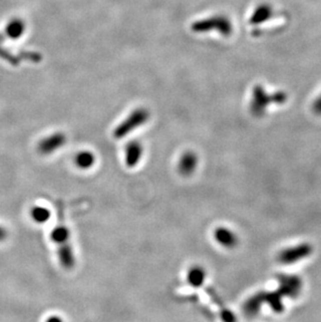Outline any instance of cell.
Returning <instances> with one entry per match:
<instances>
[{"label":"cell","instance_id":"9a60e30c","mask_svg":"<svg viewBox=\"0 0 321 322\" xmlns=\"http://www.w3.org/2000/svg\"><path fill=\"white\" fill-rule=\"evenodd\" d=\"M70 236H71V234H70L69 229L63 223H61V224L59 223L55 227V229L51 231V234H50V238L52 240V242L56 243L57 246L70 242Z\"/></svg>","mask_w":321,"mask_h":322},{"label":"cell","instance_id":"6da1fadb","mask_svg":"<svg viewBox=\"0 0 321 322\" xmlns=\"http://www.w3.org/2000/svg\"><path fill=\"white\" fill-rule=\"evenodd\" d=\"M287 99L288 95L286 92L278 91L275 93H268L263 86L258 85L252 90L249 104L250 113L252 116L261 118L266 114L267 109L271 104H283L287 101Z\"/></svg>","mask_w":321,"mask_h":322},{"label":"cell","instance_id":"277c9868","mask_svg":"<svg viewBox=\"0 0 321 322\" xmlns=\"http://www.w3.org/2000/svg\"><path fill=\"white\" fill-rule=\"evenodd\" d=\"M313 252V247L309 243H301L295 246L283 249L278 253L277 261L284 265L297 263L306 259Z\"/></svg>","mask_w":321,"mask_h":322},{"label":"cell","instance_id":"5b68a950","mask_svg":"<svg viewBox=\"0 0 321 322\" xmlns=\"http://www.w3.org/2000/svg\"><path fill=\"white\" fill-rule=\"evenodd\" d=\"M302 290V280L296 275H280L278 276L277 292L282 296L296 298Z\"/></svg>","mask_w":321,"mask_h":322},{"label":"cell","instance_id":"7402d4cb","mask_svg":"<svg viewBox=\"0 0 321 322\" xmlns=\"http://www.w3.org/2000/svg\"><path fill=\"white\" fill-rule=\"evenodd\" d=\"M8 238V231L3 225H0V242H3Z\"/></svg>","mask_w":321,"mask_h":322},{"label":"cell","instance_id":"44dd1931","mask_svg":"<svg viewBox=\"0 0 321 322\" xmlns=\"http://www.w3.org/2000/svg\"><path fill=\"white\" fill-rule=\"evenodd\" d=\"M45 322H64L63 318L61 316H58V315H52V316H49Z\"/></svg>","mask_w":321,"mask_h":322},{"label":"cell","instance_id":"ba28073f","mask_svg":"<svg viewBox=\"0 0 321 322\" xmlns=\"http://www.w3.org/2000/svg\"><path fill=\"white\" fill-rule=\"evenodd\" d=\"M214 239L224 248H235L239 243V238L235 232L226 226H218L214 231Z\"/></svg>","mask_w":321,"mask_h":322},{"label":"cell","instance_id":"7a4b0ae2","mask_svg":"<svg viewBox=\"0 0 321 322\" xmlns=\"http://www.w3.org/2000/svg\"><path fill=\"white\" fill-rule=\"evenodd\" d=\"M191 30L196 34H205L216 31L223 37H229L233 33V25L231 20L227 17L223 15H216L195 21L191 25Z\"/></svg>","mask_w":321,"mask_h":322},{"label":"cell","instance_id":"7c38bea8","mask_svg":"<svg viewBox=\"0 0 321 322\" xmlns=\"http://www.w3.org/2000/svg\"><path fill=\"white\" fill-rule=\"evenodd\" d=\"M207 271L203 266L193 265L187 272V281L193 288H200L206 281Z\"/></svg>","mask_w":321,"mask_h":322},{"label":"cell","instance_id":"8992f818","mask_svg":"<svg viewBox=\"0 0 321 322\" xmlns=\"http://www.w3.org/2000/svg\"><path fill=\"white\" fill-rule=\"evenodd\" d=\"M66 142L67 137L64 132H55L39 142L38 150L41 154L48 155L61 149Z\"/></svg>","mask_w":321,"mask_h":322},{"label":"cell","instance_id":"8fae6325","mask_svg":"<svg viewBox=\"0 0 321 322\" xmlns=\"http://www.w3.org/2000/svg\"><path fill=\"white\" fill-rule=\"evenodd\" d=\"M265 303V292H259L249 297L243 304V312L247 317H255Z\"/></svg>","mask_w":321,"mask_h":322},{"label":"cell","instance_id":"ac0fdd59","mask_svg":"<svg viewBox=\"0 0 321 322\" xmlns=\"http://www.w3.org/2000/svg\"><path fill=\"white\" fill-rule=\"evenodd\" d=\"M24 32V23L19 20H13L7 28V33L9 35V37L13 38V39H17L19 38Z\"/></svg>","mask_w":321,"mask_h":322},{"label":"cell","instance_id":"52a82bcc","mask_svg":"<svg viewBox=\"0 0 321 322\" xmlns=\"http://www.w3.org/2000/svg\"><path fill=\"white\" fill-rule=\"evenodd\" d=\"M198 155L194 151H185L179 159V173L184 178L192 177L198 167Z\"/></svg>","mask_w":321,"mask_h":322},{"label":"cell","instance_id":"4fadbf2b","mask_svg":"<svg viewBox=\"0 0 321 322\" xmlns=\"http://www.w3.org/2000/svg\"><path fill=\"white\" fill-rule=\"evenodd\" d=\"M273 15V9L269 4H261L253 11L249 19V23L252 25H259L271 19Z\"/></svg>","mask_w":321,"mask_h":322},{"label":"cell","instance_id":"d6986e66","mask_svg":"<svg viewBox=\"0 0 321 322\" xmlns=\"http://www.w3.org/2000/svg\"><path fill=\"white\" fill-rule=\"evenodd\" d=\"M220 315L223 322H237L236 316L229 310V308H223Z\"/></svg>","mask_w":321,"mask_h":322},{"label":"cell","instance_id":"30bf717a","mask_svg":"<svg viewBox=\"0 0 321 322\" xmlns=\"http://www.w3.org/2000/svg\"><path fill=\"white\" fill-rule=\"evenodd\" d=\"M58 259L61 266L67 270H70L75 266V256L70 242L58 245Z\"/></svg>","mask_w":321,"mask_h":322},{"label":"cell","instance_id":"2e32d148","mask_svg":"<svg viewBox=\"0 0 321 322\" xmlns=\"http://www.w3.org/2000/svg\"><path fill=\"white\" fill-rule=\"evenodd\" d=\"M265 303H268V305L276 313H280L284 311V303H283V296L277 291L266 293L265 292Z\"/></svg>","mask_w":321,"mask_h":322},{"label":"cell","instance_id":"e0dca14e","mask_svg":"<svg viewBox=\"0 0 321 322\" xmlns=\"http://www.w3.org/2000/svg\"><path fill=\"white\" fill-rule=\"evenodd\" d=\"M31 217L36 223L44 224L50 219L51 214L50 211L45 207L35 206L31 210Z\"/></svg>","mask_w":321,"mask_h":322},{"label":"cell","instance_id":"9c48e42d","mask_svg":"<svg viewBox=\"0 0 321 322\" xmlns=\"http://www.w3.org/2000/svg\"><path fill=\"white\" fill-rule=\"evenodd\" d=\"M144 148L140 142L131 141L125 146V164L128 168H135L140 163Z\"/></svg>","mask_w":321,"mask_h":322},{"label":"cell","instance_id":"3957f363","mask_svg":"<svg viewBox=\"0 0 321 322\" xmlns=\"http://www.w3.org/2000/svg\"><path fill=\"white\" fill-rule=\"evenodd\" d=\"M149 116L150 114L146 109H137L131 112L129 116L114 129V138L119 140L128 136L132 130L137 129L148 121Z\"/></svg>","mask_w":321,"mask_h":322},{"label":"cell","instance_id":"5bb4252c","mask_svg":"<svg viewBox=\"0 0 321 322\" xmlns=\"http://www.w3.org/2000/svg\"><path fill=\"white\" fill-rule=\"evenodd\" d=\"M96 163V155L90 150L79 151L74 157V164L78 169L89 170L94 167Z\"/></svg>","mask_w":321,"mask_h":322},{"label":"cell","instance_id":"ffe728a7","mask_svg":"<svg viewBox=\"0 0 321 322\" xmlns=\"http://www.w3.org/2000/svg\"><path fill=\"white\" fill-rule=\"evenodd\" d=\"M312 110L316 115L321 116V94L316 98V100L313 102Z\"/></svg>","mask_w":321,"mask_h":322}]
</instances>
